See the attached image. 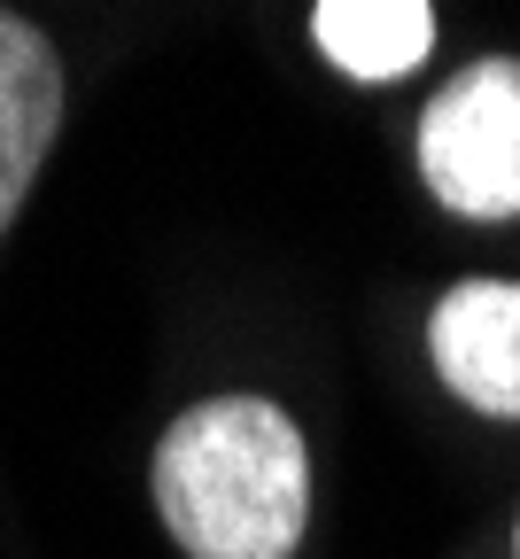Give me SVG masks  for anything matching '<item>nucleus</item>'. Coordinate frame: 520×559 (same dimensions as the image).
Masks as SVG:
<instances>
[{
	"label": "nucleus",
	"mask_w": 520,
	"mask_h": 559,
	"mask_svg": "<svg viewBox=\"0 0 520 559\" xmlns=\"http://www.w3.org/2000/svg\"><path fill=\"white\" fill-rule=\"evenodd\" d=\"M156 506L194 559H287L311 513L295 419L264 396H217L156 443Z\"/></svg>",
	"instance_id": "obj_1"
},
{
	"label": "nucleus",
	"mask_w": 520,
	"mask_h": 559,
	"mask_svg": "<svg viewBox=\"0 0 520 559\" xmlns=\"http://www.w3.org/2000/svg\"><path fill=\"white\" fill-rule=\"evenodd\" d=\"M419 171L459 218L520 210V62H474L419 117Z\"/></svg>",
	"instance_id": "obj_2"
},
{
	"label": "nucleus",
	"mask_w": 520,
	"mask_h": 559,
	"mask_svg": "<svg viewBox=\"0 0 520 559\" xmlns=\"http://www.w3.org/2000/svg\"><path fill=\"white\" fill-rule=\"evenodd\" d=\"M435 366L474 412L520 419V288L466 280L435 304Z\"/></svg>",
	"instance_id": "obj_3"
},
{
	"label": "nucleus",
	"mask_w": 520,
	"mask_h": 559,
	"mask_svg": "<svg viewBox=\"0 0 520 559\" xmlns=\"http://www.w3.org/2000/svg\"><path fill=\"white\" fill-rule=\"evenodd\" d=\"M55 124H62V62L39 39V24L0 9V226L24 210V187L39 179Z\"/></svg>",
	"instance_id": "obj_4"
},
{
	"label": "nucleus",
	"mask_w": 520,
	"mask_h": 559,
	"mask_svg": "<svg viewBox=\"0 0 520 559\" xmlns=\"http://www.w3.org/2000/svg\"><path fill=\"white\" fill-rule=\"evenodd\" d=\"M311 32L350 79H404L435 47V16L419 0H327L311 16Z\"/></svg>",
	"instance_id": "obj_5"
},
{
	"label": "nucleus",
	"mask_w": 520,
	"mask_h": 559,
	"mask_svg": "<svg viewBox=\"0 0 520 559\" xmlns=\"http://www.w3.org/2000/svg\"><path fill=\"white\" fill-rule=\"evenodd\" d=\"M512 559H520V536H512Z\"/></svg>",
	"instance_id": "obj_6"
}]
</instances>
